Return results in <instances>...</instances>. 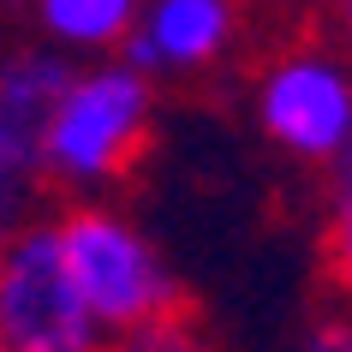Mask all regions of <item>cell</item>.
<instances>
[{"label":"cell","instance_id":"cell-9","mask_svg":"<svg viewBox=\"0 0 352 352\" xmlns=\"http://www.w3.org/2000/svg\"><path fill=\"white\" fill-rule=\"evenodd\" d=\"M322 269L352 293V204L329 209V233H322Z\"/></svg>","mask_w":352,"mask_h":352},{"label":"cell","instance_id":"cell-5","mask_svg":"<svg viewBox=\"0 0 352 352\" xmlns=\"http://www.w3.org/2000/svg\"><path fill=\"white\" fill-rule=\"evenodd\" d=\"M72 72L54 54H0V239L24 227V197L42 186V131L54 120Z\"/></svg>","mask_w":352,"mask_h":352},{"label":"cell","instance_id":"cell-8","mask_svg":"<svg viewBox=\"0 0 352 352\" xmlns=\"http://www.w3.org/2000/svg\"><path fill=\"white\" fill-rule=\"evenodd\" d=\"M108 352H209V340H204V329H197L191 305H179V311L155 316V322H138V329H126L120 340H108Z\"/></svg>","mask_w":352,"mask_h":352},{"label":"cell","instance_id":"cell-1","mask_svg":"<svg viewBox=\"0 0 352 352\" xmlns=\"http://www.w3.org/2000/svg\"><path fill=\"white\" fill-rule=\"evenodd\" d=\"M48 227H54V251H60L66 280L78 287V298L90 305V316L108 334H126L138 322H155V316L186 305L179 280L162 269V257L144 245V233L126 227L113 209L72 204Z\"/></svg>","mask_w":352,"mask_h":352},{"label":"cell","instance_id":"cell-10","mask_svg":"<svg viewBox=\"0 0 352 352\" xmlns=\"http://www.w3.org/2000/svg\"><path fill=\"white\" fill-rule=\"evenodd\" d=\"M305 352H352V316H316Z\"/></svg>","mask_w":352,"mask_h":352},{"label":"cell","instance_id":"cell-14","mask_svg":"<svg viewBox=\"0 0 352 352\" xmlns=\"http://www.w3.org/2000/svg\"><path fill=\"white\" fill-rule=\"evenodd\" d=\"M0 352H6V346H0Z\"/></svg>","mask_w":352,"mask_h":352},{"label":"cell","instance_id":"cell-6","mask_svg":"<svg viewBox=\"0 0 352 352\" xmlns=\"http://www.w3.org/2000/svg\"><path fill=\"white\" fill-rule=\"evenodd\" d=\"M239 30V0H155L149 19L131 30V60L138 66H209Z\"/></svg>","mask_w":352,"mask_h":352},{"label":"cell","instance_id":"cell-3","mask_svg":"<svg viewBox=\"0 0 352 352\" xmlns=\"http://www.w3.org/2000/svg\"><path fill=\"white\" fill-rule=\"evenodd\" d=\"M0 346L6 352H108V329L90 316L60 269L54 227H12L0 239Z\"/></svg>","mask_w":352,"mask_h":352},{"label":"cell","instance_id":"cell-12","mask_svg":"<svg viewBox=\"0 0 352 352\" xmlns=\"http://www.w3.org/2000/svg\"><path fill=\"white\" fill-rule=\"evenodd\" d=\"M334 24L346 30V42H352V0H334Z\"/></svg>","mask_w":352,"mask_h":352},{"label":"cell","instance_id":"cell-13","mask_svg":"<svg viewBox=\"0 0 352 352\" xmlns=\"http://www.w3.org/2000/svg\"><path fill=\"white\" fill-rule=\"evenodd\" d=\"M24 0H0V19H12V12H19Z\"/></svg>","mask_w":352,"mask_h":352},{"label":"cell","instance_id":"cell-2","mask_svg":"<svg viewBox=\"0 0 352 352\" xmlns=\"http://www.w3.org/2000/svg\"><path fill=\"white\" fill-rule=\"evenodd\" d=\"M149 149V84L131 66L72 78L42 131V186L54 179H126Z\"/></svg>","mask_w":352,"mask_h":352},{"label":"cell","instance_id":"cell-7","mask_svg":"<svg viewBox=\"0 0 352 352\" xmlns=\"http://www.w3.org/2000/svg\"><path fill=\"white\" fill-rule=\"evenodd\" d=\"M42 24L78 48H113L138 24V0H36Z\"/></svg>","mask_w":352,"mask_h":352},{"label":"cell","instance_id":"cell-11","mask_svg":"<svg viewBox=\"0 0 352 352\" xmlns=\"http://www.w3.org/2000/svg\"><path fill=\"white\" fill-rule=\"evenodd\" d=\"M322 167H329V204H352V131Z\"/></svg>","mask_w":352,"mask_h":352},{"label":"cell","instance_id":"cell-4","mask_svg":"<svg viewBox=\"0 0 352 352\" xmlns=\"http://www.w3.org/2000/svg\"><path fill=\"white\" fill-rule=\"evenodd\" d=\"M257 120L280 149H293L298 162H329L352 131V78L316 42L287 36L263 60Z\"/></svg>","mask_w":352,"mask_h":352}]
</instances>
